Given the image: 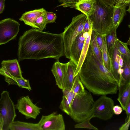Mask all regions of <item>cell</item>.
I'll use <instances>...</instances> for the list:
<instances>
[{
	"instance_id": "6da1fadb",
	"label": "cell",
	"mask_w": 130,
	"mask_h": 130,
	"mask_svg": "<svg viewBox=\"0 0 130 130\" xmlns=\"http://www.w3.org/2000/svg\"><path fill=\"white\" fill-rule=\"evenodd\" d=\"M64 55L62 33L54 34L33 28L25 31L19 39V61L48 58L58 60Z\"/></svg>"
},
{
	"instance_id": "7a4b0ae2",
	"label": "cell",
	"mask_w": 130,
	"mask_h": 130,
	"mask_svg": "<svg viewBox=\"0 0 130 130\" xmlns=\"http://www.w3.org/2000/svg\"><path fill=\"white\" fill-rule=\"evenodd\" d=\"M78 75L83 85L93 94L106 95L117 93L118 85L110 71L99 61L90 45Z\"/></svg>"
},
{
	"instance_id": "3957f363",
	"label": "cell",
	"mask_w": 130,
	"mask_h": 130,
	"mask_svg": "<svg viewBox=\"0 0 130 130\" xmlns=\"http://www.w3.org/2000/svg\"><path fill=\"white\" fill-rule=\"evenodd\" d=\"M94 10L89 17L92 22V30L104 35L113 27V7L109 6L102 0H95Z\"/></svg>"
},
{
	"instance_id": "277c9868",
	"label": "cell",
	"mask_w": 130,
	"mask_h": 130,
	"mask_svg": "<svg viewBox=\"0 0 130 130\" xmlns=\"http://www.w3.org/2000/svg\"><path fill=\"white\" fill-rule=\"evenodd\" d=\"M94 102L90 92L86 90L74 94L69 116L76 122L83 121L92 115Z\"/></svg>"
},
{
	"instance_id": "5b68a950",
	"label": "cell",
	"mask_w": 130,
	"mask_h": 130,
	"mask_svg": "<svg viewBox=\"0 0 130 130\" xmlns=\"http://www.w3.org/2000/svg\"><path fill=\"white\" fill-rule=\"evenodd\" d=\"M87 18L83 13L73 17L70 23L64 28L62 33L64 46V54L65 57H70V50L71 45L76 38L83 31L84 24Z\"/></svg>"
},
{
	"instance_id": "8992f818",
	"label": "cell",
	"mask_w": 130,
	"mask_h": 130,
	"mask_svg": "<svg viewBox=\"0 0 130 130\" xmlns=\"http://www.w3.org/2000/svg\"><path fill=\"white\" fill-rule=\"evenodd\" d=\"M0 114L4 121L3 130H9L16 114L15 106L7 90L3 91L1 94Z\"/></svg>"
},
{
	"instance_id": "52a82bcc",
	"label": "cell",
	"mask_w": 130,
	"mask_h": 130,
	"mask_svg": "<svg viewBox=\"0 0 130 130\" xmlns=\"http://www.w3.org/2000/svg\"><path fill=\"white\" fill-rule=\"evenodd\" d=\"M1 64L0 74L4 76L5 81L9 85H17L18 78H23L17 59L3 60Z\"/></svg>"
},
{
	"instance_id": "ba28073f",
	"label": "cell",
	"mask_w": 130,
	"mask_h": 130,
	"mask_svg": "<svg viewBox=\"0 0 130 130\" xmlns=\"http://www.w3.org/2000/svg\"><path fill=\"white\" fill-rule=\"evenodd\" d=\"M114 102L111 98L102 95L94 101L92 111L94 117L107 120L110 119L114 113L113 108Z\"/></svg>"
},
{
	"instance_id": "9c48e42d",
	"label": "cell",
	"mask_w": 130,
	"mask_h": 130,
	"mask_svg": "<svg viewBox=\"0 0 130 130\" xmlns=\"http://www.w3.org/2000/svg\"><path fill=\"white\" fill-rule=\"evenodd\" d=\"M20 24L10 18L0 21V45L6 43L14 39L20 30Z\"/></svg>"
},
{
	"instance_id": "30bf717a",
	"label": "cell",
	"mask_w": 130,
	"mask_h": 130,
	"mask_svg": "<svg viewBox=\"0 0 130 130\" xmlns=\"http://www.w3.org/2000/svg\"><path fill=\"white\" fill-rule=\"evenodd\" d=\"M38 123L41 130L65 129L62 115L55 112L47 115H42Z\"/></svg>"
},
{
	"instance_id": "8fae6325",
	"label": "cell",
	"mask_w": 130,
	"mask_h": 130,
	"mask_svg": "<svg viewBox=\"0 0 130 130\" xmlns=\"http://www.w3.org/2000/svg\"><path fill=\"white\" fill-rule=\"evenodd\" d=\"M15 108L27 119H35L42 109L34 104L28 96H22L17 101Z\"/></svg>"
},
{
	"instance_id": "7c38bea8",
	"label": "cell",
	"mask_w": 130,
	"mask_h": 130,
	"mask_svg": "<svg viewBox=\"0 0 130 130\" xmlns=\"http://www.w3.org/2000/svg\"><path fill=\"white\" fill-rule=\"evenodd\" d=\"M89 32H87L83 31L80 33L73 41L70 47V59L77 66Z\"/></svg>"
},
{
	"instance_id": "4fadbf2b",
	"label": "cell",
	"mask_w": 130,
	"mask_h": 130,
	"mask_svg": "<svg viewBox=\"0 0 130 130\" xmlns=\"http://www.w3.org/2000/svg\"><path fill=\"white\" fill-rule=\"evenodd\" d=\"M120 55L121 54L117 48L116 42L110 56L111 66L110 71L117 83L118 88L121 86L123 83L122 74L123 69H120L119 66V60Z\"/></svg>"
},
{
	"instance_id": "5bb4252c",
	"label": "cell",
	"mask_w": 130,
	"mask_h": 130,
	"mask_svg": "<svg viewBox=\"0 0 130 130\" xmlns=\"http://www.w3.org/2000/svg\"><path fill=\"white\" fill-rule=\"evenodd\" d=\"M67 65V63H62L57 60L53 64L51 69V71L55 78L56 84L61 90L63 88Z\"/></svg>"
},
{
	"instance_id": "9a60e30c",
	"label": "cell",
	"mask_w": 130,
	"mask_h": 130,
	"mask_svg": "<svg viewBox=\"0 0 130 130\" xmlns=\"http://www.w3.org/2000/svg\"><path fill=\"white\" fill-rule=\"evenodd\" d=\"M46 11L42 8L26 12L22 14L19 20L23 21L25 24L36 28L34 25L35 22L38 17L44 14Z\"/></svg>"
},
{
	"instance_id": "2e32d148",
	"label": "cell",
	"mask_w": 130,
	"mask_h": 130,
	"mask_svg": "<svg viewBox=\"0 0 130 130\" xmlns=\"http://www.w3.org/2000/svg\"><path fill=\"white\" fill-rule=\"evenodd\" d=\"M67 63V69L64 79L63 88L62 90H70L74 78V73L77 65L70 60Z\"/></svg>"
},
{
	"instance_id": "e0dca14e",
	"label": "cell",
	"mask_w": 130,
	"mask_h": 130,
	"mask_svg": "<svg viewBox=\"0 0 130 130\" xmlns=\"http://www.w3.org/2000/svg\"><path fill=\"white\" fill-rule=\"evenodd\" d=\"M127 6L123 4L113 6L112 16L113 27L117 28L126 14Z\"/></svg>"
},
{
	"instance_id": "ac0fdd59",
	"label": "cell",
	"mask_w": 130,
	"mask_h": 130,
	"mask_svg": "<svg viewBox=\"0 0 130 130\" xmlns=\"http://www.w3.org/2000/svg\"><path fill=\"white\" fill-rule=\"evenodd\" d=\"M95 2V0L79 1L75 4L74 8L88 17L93 13L94 11Z\"/></svg>"
},
{
	"instance_id": "d6986e66",
	"label": "cell",
	"mask_w": 130,
	"mask_h": 130,
	"mask_svg": "<svg viewBox=\"0 0 130 130\" xmlns=\"http://www.w3.org/2000/svg\"><path fill=\"white\" fill-rule=\"evenodd\" d=\"M62 91L63 96L59 108L63 112L69 115L74 96L73 91L71 89L70 90H63Z\"/></svg>"
},
{
	"instance_id": "ffe728a7",
	"label": "cell",
	"mask_w": 130,
	"mask_h": 130,
	"mask_svg": "<svg viewBox=\"0 0 130 130\" xmlns=\"http://www.w3.org/2000/svg\"><path fill=\"white\" fill-rule=\"evenodd\" d=\"M118 89L119 93L117 100L123 109L125 110L126 103L130 98V83L121 86Z\"/></svg>"
},
{
	"instance_id": "44dd1931",
	"label": "cell",
	"mask_w": 130,
	"mask_h": 130,
	"mask_svg": "<svg viewBox=\"0 0 130 130\" xmlns=\"http://www.w3.org/2000/svg\"><path fill=\"white\" fill-rule=\"evenodd\" d=\"M10 130H41L38 123L14 121L9 127Z\"/></svg>"
},
{
	"instance_id": "7402d4cb",
	"label": "cell",
	"mask_w": 130,
	"mask_h": 130,
	"mask_svg": "<svg viewBox=\"0 0 130 130\" xmlns=\"http://www.w3.org/2000/svg\"><path fill=\"white\" fill-rule=\"evenodd\" d=\"M117 29L113 27L106 33L105 36L106 46L110 57L118 39L117 36Z\"/></svg>"
},
{
	"instance_id": "603a6c76",
	"label": "cell",
	"mask_w": 130,
	"mask_h": 130,
	"mask_svg": "<svg viewBox=\"0 0 130 130\" xmlns=\"http://www.w3.org/2000/svg\"><path fill=\"white\" fill-rule=\"evenodd\" d=\"M92 31V28L90 31L85 41L81 52L79 59L75 71L74 75V77L78 74L86 56L89 45Z\"/></svg>"
},
{
	"instance_id": "cb8c5ba5",
	"label": "cell",
	"mask_w": 130,
	"mask_h": 130,
	"mask_svg": "<svg viewBox=\"0 0 130 130\" xmlns=\"http://www.w3.org/2000/svg\"><path fill=\"white\" fill-rule=\"evenodd\" d=\"M121 56L123 61V72L122 74L123 85L130 83V59L126 56L121 55Z\"/></svg>"
},
{
	"instance_id": "d4e9b609",
	"label": "cell",
	"mask_w": 130,
	"mask_h": 130,
	"mask_svg": "<svg viewBox=\"0 0 130 130\" xmlns=\"http://www.w3.org/2000/svg\"><path fill=\"white\" fill-rule=\"evenodd\" d=\"M89 45L92 51L100 62L103 64L101 51L97 43L95 32L92 31L91 35Z\"/></svg>"
},
{
	"instance_id": "484cf974",
	"label": "cell",
	"mask_w": 130,
	"mask_h": 130,
	"mask_svg": "<svg viewBox=\"0 0 130 130\" xmlns=\"http://www.w3.org/2000/svg\"><path fill=\"white\" fill-rule=\"evenodd\" d=\"M105 35L103 38L101 52L103 65L106 68L110 71L111 66V59L106 46L105 37Z\"/></svg>"
},
{
	"instance_id": "4316f807",
	"label": "cell",
	"mask_w": 130,
	"mask_h": 130,
	"mask_svg": "<svg viewBox=\"0 0 130 130\" xmlns=\"http://www.w3.org/2000/svg\"><path fill=\"white\" fill-rule=\"evenodd\" d=\"M71 89L74 95L83 93L85 90L78 74L74 77Z\"/></svg>"
},
{
	"instance_id": "83f0119b",
	"label": "cell",
	"mask_w": 130,
	"mask_h": 130,
	"mask_svg": "<svg viewBox=\"0 0 130 130\" xmlns=\"http://www.w3.org/2000/svg\"><path fill=\"white\" fill-rule=\"evenodd\" d=\"M116 43L117 48L121 54L126 56L130 59V51L127 44L119 40L118 39Z\"/></svg>"
},
{
	"instance_id": "f1b7e54d",
	"label": "cell",
	"mask_w": 130,
	"mask_h": 130,
	"mask_svg": "<svg viewBox=\"0 0 130 130\" xmlns=\"http://www.w3.org/2000/svg\"><path fill=\"white\" fill-rule=\"evenodd\" d=\"M93 117V116L92 115L91 117L88 118L83 121L75 125H74L75 128H88L95 130H98V128L92 125L90 122V120Z\"/></svg>"
},
{
	"instance_id": "f546056e",
	"label": "cell",
	"mask_w": 130,
	"mask_h": 130,
	"mask_svg": "<svg viewBox=\"0 0 130 130\" xmlns=\"http://www.w3.org/2000/svg\"><path fill=\"white\" fill-rule=\"evenodd\" d=\"M47 24L44 14L38 17L34 23L36 28L42 31L45 28Z\"/></svg>"
},
{
	"instance_id": "4dcf8cb0",
	"label": "cell",
	"mask_w": 130,
	"mask_h": 130,
	"mask_svg": "<svg viewBox=\"0 0 130 130\" xmlns=\"http://www.w3.org/2000/svg\"><path fill=\"white\" fill-rule=\"evenodd\" d=\"M17 85L21 88L26 89L29 91L31 90L29 80L24 78H18L17 80Z\"/></svg>"
},
{
	"instance_id": "1f68e13d",
	"label": "cell",
	"mask_w": 130,
	"mask_h": 130,
	"mask_svg": "<svg viewBox=\"0 0 130 130\" xmlns=\"http://www.w3.org/2000/svg\"><path fill=\"white\" fill-rule=\"evenodd\" d=\"M78 1V0H58L60 3H62L58 6H62L64 7H70L74 8L75 4Z\"/></svg>"
},
{
	"instance_id": "d6a6232c",
	"label": "cell",
	"mask_w": 130,
	"mask_h": 130,
	"mask_svg": "<svg viewBox=\"0 0 130 130\" xmlns=\"http://www.w3.org/2000/svg\"><path fill=\"white\" fill-rule=\"evenodd\" d=\"M44 15L46 19L47 24L54 22L57 18L56 14L53 12L46 11Z\"/></svg>"
},
{
	"instance_id": "836d02e7",
	"label": "cell",
	"mask_w": 130,
	"mask_h": 130,
	"mask_svg": "<svg viewBox=\"0 0 130 130\" xmlns=\"http://www.w3.org/2000/svg\"><path fill=\"white\" fill-rule=\"evenodd\" d=\"M92 22L89 17H87L84 24L83 31L84 32H89L92 28Z\"/></svg>"
},
{
	"instance_id": "e575fe53",
	"label": "cell",
	"mask_w": 130,
	"mask_h": 130,
	"mask_svg": "<svg viewBox=\"0 0 130 130\" xmlns=\"http://www.w3.org/2000/svg\"><path fill=\"white\" fill-rule=\"evenodd\" d=\"M95 33L96 39L97 43L101 51L103 45V38L105 34L102 35L95 32Z\"/></svg>"
},
{
	"instance_id": "d590c367",
	"label": "cell",
	"mask_w": 130,
	"mask_h": 130,
	"mask_svg": "<svg viewBox=\"0 0 130 130\" xmlns=\"http://www.w3.org/2000/svg\"><path fill=\"white\" fill-rule=\"evenodd\" d=\"M125 110L126 115V117L125 119V122H126L130 117V98L128 99L126 103Z\"/></svg>"
},
{
	"instance_id": "8d00e7d4",
	"label": "cell",
	"mask_w": 130,
	"mask_h": 130,
	"mask_svg": "<svg viewBox=\"0 0 130 130\" xmlns=\"http://www.w3.org/2000/svg\"><path fill=\"white\" fill-rule=\"evenodd\" d=\"M113 110L114 114L119 115L122 113L123 109L119 105H116L113 106Z\"/></svg>"
},
{
	"instance_id": "74e56055",
	"label": "cell",
	"mask_w": 130,
	"mask_h": 130,
	"mask_svg": "<svg viewBox=\"0 0 130 130\" xmlns=\"http://www.w3.org/2000/svg\"><path fill=\"white\" fill-rule=\"evenodd\" d=\"M130 121V117L128 118L127 121L123 124L122 126L119 128V130H128L129 125Z\"/></svg>"
},
{
	"instance_id": "f35d334b",
	"label": "cell",
	"mask_w": 130,
	"mask_h": 130,
	"mask_svg": "<svg viewBox=\"0 0 130 130\" xmlns=\"http://www.w3.org/2000/svg\"><path fill=\"white\" fill-rule=\"evenodd\" d=\"M130 0H116L114 6L123 4L127 6L130 5Z\"/></svg>"
},
{
	"instance_id": "ab89813d",
	"label": "cell",
	"mask_w": 130,
	"mask_h": 130,
	"mask_svg": "<svg viewBox=\"0 0 130 130\" xmlns=\"http://www.w3.org/2000/svg\"><path fill=\"white\" fill-rule=\"evenodd\" d=\"M107 5L113 7L114 6L116 0H102Z\"/></svg>"
},
{
	"instance_id": "60d3db41",
	"label": "cell",
	"mask_w": 130,
	"mask_h": 130,
	"mask_svg": "<svg viewBox=\"0 0 130 130\" xmlns=\"http://www.w3.org/2000/svg\"><path fill=\"white\" fill-rule=\"evenodd\" d=\"M5 0H0V14L2 13L5 8Z\"/></svg>"
},
{
	"instance_id": "b9f144b4",
	"label": "cell",
	"mask_w": 130,
	"mask_h": 130,
	"mask_svg": "<svg viewBox=\"0 0 130 130\" xmlns=\"http://www.w3.org/2000/svg\"><path fill=\"white\" fill-rule=\"evenodd\" d=\"M3 125L4 121L3 119L2 122L0 123V130H3Z\"/></svg>"
},
{
	"instance_id": "7bdbcfd3",
	"label": "cell",
	"mask_w": 130,
	"mask_h": 130,
	"mask_svg": "<svg viewBox=\"0 0 130 130\" xmlns=\"http://www.w3.org/2000/svg\"><path fill=\"white\" fill-rule=\"evenodd\" d=\"M2 120H3V119L2 118V116L0 114V123L2 122Z\"/></svg>"
},
{
	"instance_id": "ee69618b",
	"label": "cell",
	"mask_w": 130,
	"mask_h": 130,
	"mask_svg": "<svg viewBox=\"0 0 130 130\" xmlns=\"http://www.w3.org/2000/svg\"><path fill=\"white\" fill-rule=\"evenodd\" d=\"M78 0V1H80V0Z\"/></svg>"
},
{
	"instance_id": "f6af8a7d",
	"label": "cell",
	"mask_w": 130,
	"mask_h": 130,
	"mask_svg": "<svg viewBox=\"0 0 130 130\" xmlns=\"http://www.w3.org/2000/svg\"></svg>"
}]
</instances>
